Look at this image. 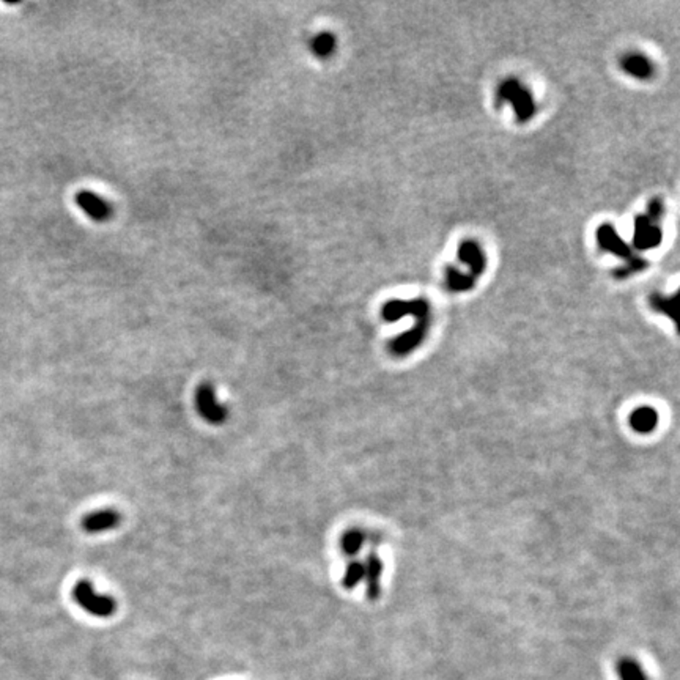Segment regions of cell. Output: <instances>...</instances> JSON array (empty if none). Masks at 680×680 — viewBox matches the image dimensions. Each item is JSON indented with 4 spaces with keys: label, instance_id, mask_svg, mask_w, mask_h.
I'll return each mask as SVG.
<instances>
[{
    "label": "cell",
    "instance_id": "obj_13",
    "mask_svg": "<svg viewBox=\"0 0 680 680\" xmlns=\"http://www.w3.org/2000/svg\"><path fill=\"white\" fill-rule=\"evenodd\" d=\"M335 49V37L331 32H322L310 41V51L318 58H326L333 56Z\"/></svg>",
    "mask_w": 680,
    "mask_h": 680
},
{
    "label": "cell",
    "instance_id": "obj_2",
    "mask_svg": "<svg viewBox=\"0 0 680 680\" xmlns=\"http://www.w3.org/2000/svg\"><path fill=\"white\" fill-rule=\"evenodd\" d=\"M196 410L209 425H221L228 419V408L218 399L212 383H200L196 389Z\"/></svg>",
    "mask_w": 680,
    "mask_h": 680
},
{
    "label": "cell",
    "instance_id": "obj_7",
    "mask_svg": "<svg viewBox=\"0 0 680 680\" xmlns=\"http://www.w3.org/2000/svg\"><path fill=\"white\" fill-rule=\"evenodd\" d=\"M427 328H429V320L416 322V326H414L411 331H408V333H403L402 335L397 337L393 344H390L389 347L390 351L394 354H399V356H402V354H408L411 350H414V348L422 344L424 337L427 334Z\"/></svg>",
    "mask_w": 680,
    "mask_h": 680
},
{
    "label": "cell",
    "instance_id": "obj_11",
    "mask_svg": "<svg viewBox=\"0 0 680 680\" xmlns=\"http://www.w3.org/2000/svg\"><path fill=\"white\" fill-rule=\"evenodd\" d=\"M459 257L463 263H466L471 268L474 276H480L485 269V257L482 251L474 242H466L460 246Z\"/></svg>",
    "mask_w": 680,
    "mask_h": 680
},
{
    "label": "cell",
    "instance_id": "obj_14",
    "mask_svg": "<svg viewBox=\"0 0 680 680\" xmlns=\"http://www.w3.org/2000/svg\"><path fill=\"white\" fill-rule=\"evenodd\" d=\"M365 540H367V534L364 531H361L358 528L350 529V531H347L344 535H342V540H340L342 551H344L347 556L358 555L359 550L363 548Z\"/></svg>",
    "mask_w": 680,
    "mask_h": 680
},
{
    "label": "cell",
    "instance_id": "obj_6",
    "mask_svg": "<svg viewBox=\"0 0 680 680\" xmlns=\"http://www.w3.org/2000/svg\"><path fill=\"white\" fill-rule=\"evenodd\" d=\"M364 565V581H365V592L370 600L380 599L381 592V575H383V562L377 553L367 555Z\"/></svg>",
    "mask_w": 680,
    "mask_h": 680
},
{
    "label": "cell",
    "instance_id": "obj_3",
    "mask_svg": "<svg viewBox=\"0 0 680 680\" xmlns=\"http://www.w3.org/2000/svg\"><path fill=\"white\" fill-rule=\"evenodd\" d=\"M499 100H507L512 103L514 109L516 112V118L520 122H528L529 118L534 116V101L532 95L528 92L525 87L520 86V82H516L514 79L505 81L501 87H499Z\"/></svg>",
    "mask_w": 680,
    "mask_h": 680
},
{
    "label": "cell",
    "instance_id": "obj_4",
    "mask_svg": "<svg viewBox=\"0 0 680 680\" xmlns=\"http://www.w3.org/2000/svg\"><path fill=\"white\" fill-rule=\"evenodd\" d=\"M76 205L92 221L104 222L111 218L112 208L109 202L92 191H79L74 197Z\"/></svg>",
    "mask_w": 680,
    "mask_h": 680
},
{
    "label": "cell",
    "instance_id": "obj_17",
    "mask_svg": "<svg viewBox=\"0 0 680 680\" xmlns=\"http://www.w3.org/2000/svg\"><path fill=\"white\" fill-rule=\"evenodd\" d=\"M405 315H410V301L394 299L383 308V318L386 322H397Z\"/></svg>",
    "mask_w": 680,
    "mask_h": 680
},
{
    "label": "cell",
    "instance_id": "obj_12",
    "mask_svg": "<svg viewBox=\"0 0 680 680\" xmlns=\"http://www.w3.org/2000/svg\"><path fill=\"white\" fill-rule=\"evenodd\" d=\"M622 68L627 71L628 74H631L633 77H638V79H647V77H651L652 71H654L651 62H649V60L642 56L625 57L624 62H622Z\"/></svg>",
    "mask_w": 680,
    "mask_h": 680
},
{
    "label": "cell",
    "instance_id": "obj_10",
    "mask_svg": "<svg viewBox=\"0 0 680 680\" xmlns=\"http://www.w3.org/2000/svg\"><path fill=\"white\" fill-rule=\"evenodd\" d=\"M630 425L638 433H651L658 425V413L651 406L638 408L631 413Z\"/></svg>",
    "mask_w": 680,
    "mask_h": 680
},
{
    "label": "cell",
    "instance_id": "obj_1",
    "mask_svg": "<svg viewBox=\"0 0 680 680\" xmlns=\"http://www.w3.org/2000/svg\"><path fill=\"white\" fill-rule=\"evenodd\" d=\"M71 595L77 606L95 617L107 619L117 612V600L111 595L100 594L88 580L77 581Z\"/></svg>",
    "mask_w": 680,
    "mask_h": 680
},
{
    "label": "cell",
    "instance_id": "obj_5",
    "mask_svg": "<svg viewBox=\"0 0 680 680\" xmlns=\"http://www.w3.org/2000/svg\"><path fill=\"white\" fill-rule=\"evenodd\" d=\"M122 523V514L116 509H100L90 512L82 519V529L88 534L109 532Z\"/></svg>",
    "mask_w": 680,
    "mask_h": 680
},
{
    "label": "cell",
    "instance_id": "obj_15",
    "mask_svg": "<svg viewBox=\"0 0 680 680\" xmlns=\"http://www.w3.org/2000/svg\"><path fill=\"white\" fill-rule=\"evenodd\" d=\"M617 674L621 680H649L646 671L633 658H622L617 663Z\"/></svg>",
    "mask_w": 680,
    "mask_h": 680
},
{
    "label": "cell",
    "instance_id": "obj_19",
    "mask_svg": "<svg viewBox=\"0 0 680 680\" xmlns=\"http://www.w3.org/2000/svg\"><path fill=\"white\" fill-rule=\"evenodd\" d=\"M652 303H654V308L657 310L663 312L665 315H670L672 318H676V301L674 299H665V298L655 296L652 299Z\"/></svg>",
    "mask_w": 680,
    "mask_h": 680
},
{
    "label": "cell",
    "instance_id": "obj_16",
    "mask_svg": "<svg viewBox=\"0 0 680 680\" xmlns=\"http://www.w3.org/2000/svg\"><path fill=\"white\" fill-rule=\"evenodd\" d=\"M446 280L450 290L454 292H465L469 290L474 285V278L473 276L461 274L459 269L449 267L446 269Z\"/></svg>",
    "mask_w": 680,
    "mask_h": 680
},
{
    "label": "cell",
    "instance_id": "obj_20",
    "mask_svg": "<svg viewBox=\"0 0 680 680\" xmlns=\"http://www.w3.org/2000/svg\"><path fill=\"white\" fill-rule=\"evenodd\" d=\"M661 214H663V205H661L660 200H654L651 203V207H649V216H647V218L655 222V219H660L661 218Z\"/></svg>",
    "mask_w": 680,
    "mask_h": 680
},
{
    "label": "cell",
    "instance_id": "obj_18",
    "mask_svg": "<svg viewBox=\"0 0 680 680\" xmlns=\"http://www.w3.org/2000/svg\"><path fill=\"white\" fill-rule=\"evenodd\" d=\"M364 580V565L363 562L351 561L347 565L344 580H342V586L345 589H354L361 581Z\"/></svg>",
    "mask_w": 680,
    "mask_h": 680
},
{
    "label": "cell",
    "instance_id": "obj_8",
    "mask_svg": "<svg viewBox=\"0 0 680 680\" xmlns=\"http://www.w3.org/2000/svg\"><path fill=\"white\" fill-rule=\"evenodd\" d=\"M661 233L655 222L647 218V216H640L636 218L635 226V244L638 249H651L660 244Z\"/></svg>",
    "mask_w": 680,
    "mask_h": 680
},
{
    "label": "cell",
    "instance_id": "obj_9",
    "mask_svg": "<svg viewBox=\"0 0 680 680\" xmlns=\"http://www.w3.org/2000/svg\"><path fill=\"white\" fill-rule=\"evenodd\" d=\"M599 243L603 249L611 251L612 254H616L622 258H630L631 252L628 249V246L625 244L621 237L615 232V228L611 226H601L597 232Z\"/></svg>",
    "mask_w": 680,
    "mask_h": 680
}]
</instances>
